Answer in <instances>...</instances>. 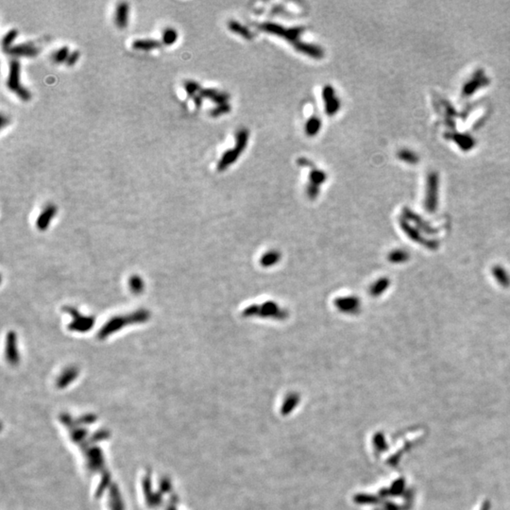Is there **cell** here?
Listing matches in <instances>:
<instances>
[{
	"mask_svg": "<svg viewBox=\"0 0 510 510\" xmlns=\"http://www.w3.org/2000/svg\"><path fill=\"white\" fill-rule=\"evenodd\" d=\"M247 141H248V132L246 130H242L238 134H237V140H236V150L238 151H243L244 148L246 147V144H247ZM236 150L233 149L231 151H229L228 152H226L222 158H221V162L219 163V166H218V169L219 170H224L226 169L228 166H230L232 163H234L236 158L239 156V154L241 153V152H236Z\"/></svg>",
	"mask_w": 510,
	"mask_h": 510,
	"instance_id": "1",
	"label": "cell"
},
{
	"mask_svg": "<svg viewBox=\"0 0 510 510\" xmlns=\"http://www.w3.org/2000/svg\"><path fill=\"white\" fill-rule=\"evenodd\" d=\"M6 52L15 57H35L39 54V48L31 43H24L13 45Z\"/></svg>",
	"mask_w": 510,
	"mask_h": 510,
	"instance_id": "2",
	"label": "cell"
},
{
	"mask_svg": "<svg viewBox=\"0 0 510 510\" xmlns=\"http://www.w3.org/2000/svg\"><path fill=\"white\" fill-rule=\"evenodd\" d=\"M7 86L14 93L21 87V85H20V64L15 59H13L10 62L9 78L7 81Z\"/></svg>",
	"mask_w": 510,
	"mask_h": 510,
	"instance_id": "3",
	"label": "cell"
},
{
	"mask_svg": "<svg viewBox=\"0 0 510 510\" xmlns=\"http://www.w3.org/2000/svg\"><path fill=\"white\" fill-rule=\"evenodd\" d=\"M129 5L126 2H121L117 5L115 12V24L119 28H124L128 25Z\"/></svg>",
	"mask_w": 510,
	"mask_h": 510,
	"instance_id": "4",
	"label": "cell"
},
{
	"mask_svg": "<svg viewBox=\"0 0 510 510\" xmlns=\"http://www.w3.org/2000/svg\"><path fill=\"white\" fill-rule=\"evenodd\" d=\"M56 207L54 205H49V206L46 207L38 219L37 221V225L39 226L40 229H45L46 226L48 225V223L51 221V219L54 217L56 215Z\"/></svg>",
	"mask_w": 510,
	"mask_h": 510,
	"instance_id": "5",
	"label": "cell"
},
{
	"mask_svg": "<svg viewBox=\"0 0 510 510\" xmlns=\"http://www.w3.org/2000/svg\"><path fill=\"white\" fill-rule=\"evenodd\" d=\"M160 46L161 43L153 39H138L133 43V47L138 50H152Z\"/></svg>",
	"mask_w": 510,
	"mask_h": 510,
	"instance_id": "6",
	"label": "cell"
},
{
	"mask_svg": "<svg viewBox=\"0 0 510 510\" xmlns=\"http://www.w3.org/2000/svg\"><path fill=\"white\" fill-rule=\"evenodd\" d=\"M200 96L201 97H207V98H210L211 100H213L214 102L216 103H220L222 104L223 102L226 101V98L227 96L226 94H223V93H220L216 90H213V89H204V90H201L200 91Z\"/></svg>",
	"mask_w": 510,
	"mask_h": 510,
	"instance_id": "7",
	"label": "cell"
},
{
	"mask_svg": "<svg viewBox=\"0 0 510 510\" xmlns=\"http://www.w3.org/2000/svg\"><path fill=\"white\" fill-rule=\"evenodd\" d=\"M333 90H332L331 88H327V89H324V92H323V96L324 97H327V98H330V102L327 103V111L329 112V114H333L332 112H334L335 111L338 109V100L336 99V97H333Z\"/></svg>",
	"mask_w": 510,
	"mask_h": 510,
	"instance_id": "8",
	"label": "cell"
},
{
	"mask_svg": "<svg viewBox=\"0 0 510 510\" xmlns=\"http://www.w3.org/2000/svg\"><path fill=\"white\" fill-rule=\"evenodd\" d=\"M178 39V32L175 28H166L163 32V43L166 45L174 44Z\"/></svg>",
	"mask_w": 510,
	"mask_h": 510,
	"instance_id": "9",
	"label": "cell"
},
{
	"mask_svg": "<svg viewBox=\"0 0 510 510\" xmlns=\"http://www.w3.org/2000/svg\"><path fill=\"white\" fill-rule=\"evenodd\" d=\"M17 36H18V30L14 29V28L11 29L4 35V37L2 39V45L5 49V51L8 50L10 47H12V44L15 41Z\"/></svg>",
	"mask_w": 510,
	"mask_h": 510,
	"instance_id": "10",
	"label": "cell"
},
{
	"mask_svg": "<svg viewBox=\"0 0 510 510\" xmlns=\"http://www.w3.org/2000/svg\"><path fill=\"white\" fill-rule=\"evenodd\" d=\"M69 48L67 46H62L58 50H56L53 53V60L55 63L61 64V63H67V60L68 58Z\"/></svg>",
	"mask_w": 510,
	"mask_h": 510,
	"instance_id": "11",
	"label": "cell"
},
{
	"mask_svg": "<svg viewBox=\"0 0 510 510\" xmlns=\"http://www.w3.org/2000/svg\"><path fill=\"white\" fill-rule=\"evenodd\" d=\"M319 127H320V120L318 118H313V119L309 120L306 126L307 133L311 134V135L315 134L317 132H318Z\"/></svg>",
	"mask_w": 510,
	"mask_h": 510,
	"instance_id": "12",
	"label": "cell"
},
{
	"mask_svg": "<svg viewBox=\"0 0 510 510\" xmlns=\"http://www.w3.org/2000/svg\"><path fill=\"white\" fill-rule=\"evenodd\" d=\"M184 88H185L186 93L189 96H195V94L198 91H200V85L198 84V83H195L192 81H189V82L184 83Z\"/></svg>",
	"mask_w": 510,
	"mask_h": 510,
	"instance_id": "13",
	"label": "cell"
},
{
	"mask_svg": "<svg viewBox=\"0 0 510 510\" xmlns=\"http://www.w3.org/2000/svg\"><path fill=\"white\" fill-rule=\"evenodd\" d=\"M15 94L18 96V97H19L20 99H22L23 101H28V100L30 99V97H31L30 92L28 91L26 87H24V86H21V87H20V88L15 92Z\"/></svg>",
	"mask_w": 510,
	"mask_h": 510,
	"instance_id": "14",
	"label": "cell"
},
{
	"mask_svg": "<svg viewBox=\"0 0 510 510\" xmlns=\"http://www.w3.org/2000/svg\"><path fill=\"white\" fill-rule=\"evenodd\" d=\"M79 58H80V52L77 51V50H75V51H73V52H71V53L69 54L68 58H67L66 64H67V66H69V67H72V66H74V65L78 62Z\"/></svg>",
	"mask_w": 510,
	"mask_h": 510,
	"instance_id": "15",
	"label": "cell"
},
{
	"mask_svg": "<svg viewBox=\"0 0 510 510\" xmlns=\"http://www.w3.org/2000/svg\"><path fill=\"white\" fill-rule=\"evenodd\" d=\"M7 123H8V122H7V118H6V116H5L4 114H2V116H1V127L4 128Z\"/></svg>",
	"mask_w": 510,
	"mask_h": 510,
	"instance_id": "16",
	"label": "cell"
}]
</instances>
